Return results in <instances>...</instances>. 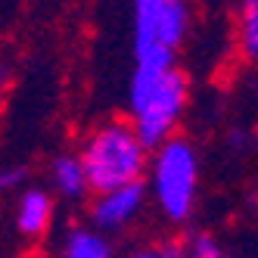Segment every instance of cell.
<instances>
[{
  "mask_svg": "<svg viewBox=\"0 0 258 258\" xmlns=\"http://www.w3.org/2000/svg\"><path fill=\"white\" fill-rule=\"evenodd\" d=\"M75 156L81 159L90 193H103L124 183H143L150 146L137 137L127 118H106L84 134Z\"/></svg>",
  "mask_w": 258,
  "mask_h": 258,
  "instance_id": "1",
  "label": "cell"
},
{
  "mask_svg": "<svg viewBox=\"0 0 258 258\" xmlns=\"http://www.w3.org/2000/svg\"><path fill=\"white\" fill-rule=\"evenodd\" d=\"M190 106V78L180 66L165 72H131L127 84V121L137 137L159 146L180 131V121Z\"/></svg>",
  "mask_w": 258,
  "mask_h": 258,
  "instance_id": "2",
  "label": "cell"
},
{
  "mask_svg": "<svg viewBox=\"0 0 258 258\" xmlns=\"http://www.w3.org/2000/svg\"><path fill=\"white\" fill-rule=\"evenodd\" d=\"M146 199L156 206V212L180 227L187 224L199 202V153L187 137H168L165 143L150 150L146 165Z\"/></svg>",
  "mask_w": 258,
  "mask_h": 258,
  "instance_id": "3",
  "label": "cell"
},
{
  "mask_svg": "<svg viewBox=\"0 0 258 258\" xmlns=\"http://www.w3.org/2000/svg\"><path fill=\"white\" fill-rule=\"evenodd\" d=\"M150 199H146V187L143 183H124V187H112L103 193H90V227L112 236L121 233L127 227H134L137 221L143 218Z\"/></svg>",
  "mask_w": 258,
  "mask_h": 258,
  "instance_id": "4",
  "label": "cell"
},
{
  "mask_svg": "<svg viewBox=\"0 0 258 258\" xmlns=\"http://www.w3.org/2000/svg\"><path fill=\"white\" fill-rule=\"evenodd\" d=\"M13 221L16 230H19L22 239H44L56 221V199L50 196L47 187H38V183H28V187L19 190L13 206Z\"/></svg>",
  "mask_w": 258,
  "mask_h": 258,
  "instance_id": "5",
  "label": "cell"
},
{
  "mask_svg": "<svg viewBox=\"0 0 258 258\" xmlns=\"http://www.w3.org/2000/svg\"><path fill=\"white\" fill-rule=\"evenodd\" d=\"M47 190L53 199L69 202V206H78V202L90 199V183H87V174L81 168V159L75 153H59L50 159Z\"/></svg>",
  "mask_w": 258,
  "mask_h": 258,
  "instance_id": "6",
  "label": "cell"
},
{
  "mask_svg": "<svg viewBox=\"0 0 258 258\" xmlns=\"http://www.w3.org/2000/svg\"><path fill=\"white\" fill-rule=\"evenodd\" d=\"M56 258H115V249L106 233L94 230L90 224H75L62 233Z\"/></svg>",
  "mask_w": 258,
  "mask_h": 258,
  "instance_id": "7",
  "label": "cell"
},
{
  "mask_svg": "<svg viewBox=\"0 0 258 258\" xmlns=\"http://www.w3.org/2000/svg\"><path fill=\"white\" fill-rule=\"evenodd\" d=\"M236 47L246 62H258V0H239Z\"/></svg>",
  "mask_w": 258,
  "mask_h": 258,
  "instance_id": "8",
  "label": "cell"
},
{
  "mask_svg": "<svg viewBox=\"0 0 258 258\" xmlns=\"http://www.w3.org/2000/svg\"><path fill=\"white\" fill-rule=\"evenodd\" d=\"M171 0H131V13H134V25H131V44L143 41L150 34L153 22L159 19V13L168 7Z\"/></svg>",
  "mask_w": 258,
  "mask_h": 258,
  "instance_id": "9",
  "label": "cell"
},
{
  "mask_svg": "<svg viewBox=\"0 0 258 258\" xmlns=\"http://www.w3.org/2000/svg\"><path fill=\"white\" fill-rule=\"evenodd\" d=\"M180 255L183 258H227V249L212 230H196L187 243H180Z\"/></svg>",
  "mask_w": 258,
  "mask_h": 258,
  "instance_id": "10",
  "label": "cell"
},
{
  "mask_svg": "<svg viewBox=\"0 0 258 258\" xmlns=\"http://www.w3.org/2000/svg\"><path fill=\"white\" fill-rule=\"evenodd\" d=\"M118 258H183V255H180V243H174V239H153V243L131 246Z\"/></svg>",
  "mask_w": 258,
  "mask_h": 258,
  "instance_id": "11",
  "label": "cell"
},
{
  "mask_svg": "<svg viewBox=\"0 0 258 258\" xmlns=\"http://www.w3.org/2000/svg\"><path fill=\"white\" fill-rule=\"evenodd\" d=\"M28 187V168L19 162H4L0 165V193H16Z\"/></svg>",
  "mask_w": 258,
  "mask_h": 258,
  "instance_id": "12",
  "label": "cell"
}]
</instances>
